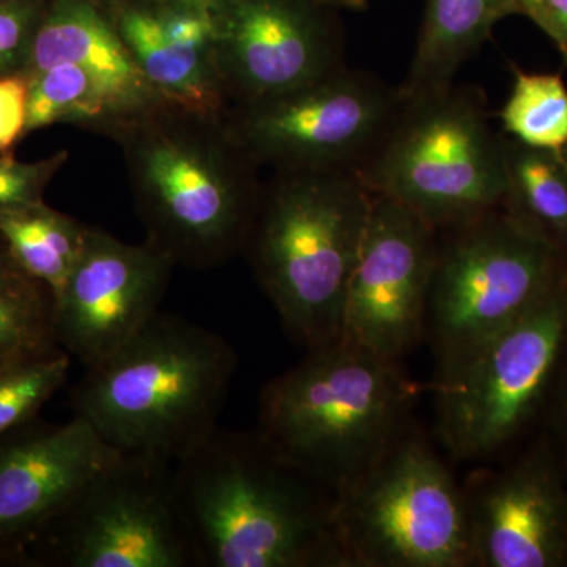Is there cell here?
Returning <instances> with one entry per match:
<instances>
[{
  "mask_svg": "<svg viewBox=\"0 0 567 567\" xmlns=\"http://www.w3.org/2000/svg\"><path fill=\"white\" fill-rule=\"evenodd\" d=\"M148 244L212 270L244 252L262 183L224 114L159 102L112 126Z\"/></svg>",
  "mask_w": 567,
  "mask_h": 567,
  "instance_id": "6da1fadb",
  "label": "cell"
},
{
  "mask_svg": "<svg viewBox=\"0 0 567 567\" xmlns=\"http://www.w3.org/2000/svg\"><path fill=\"white\" fill-rule=\"evenodd\" d=\"M174 477L194 566H339L333 495L260 432L216 429L175 462Z\"/></svg>",
  "mask_w": 567,
  "mask_h": 567,
  "instance_id": "7a4b0ae2",
  "label": "cell"
},
{
  "mask_svg": "<svg viewBox=\"0 0 567 567\" xmlns=\"http://www.w3.org/2000/svg\"><path fill=\"white\" fill-rule=\"evenodd\" d=\"M237 365L221 334L159 311L128 344L85 368L70 404L118 453L175 464L219 427Z\"/></svg>",
  "mask_w": 567,
  "mask_h": 567,
  "instance_id": "3957f363",
  "label": "cell"
},
{
  "mask_svg": "<svg viewBox=\"0 0 567 567\" xmlns=\"http://www.w3.org/2000/svg\"><path fill=\"white\" fill-rule=\"evenodd\" d=\"M372 204L357 173H275L262 183L244 252L284 330L308 350L341 338Z\"/></svg>",
  "mask_w": 567,
  "mask_h": 567,
  "instance_id": "277c9868",
  "label": "cell"
},
{
  "mask_svg": "<svg viewBox=\"0 0 567 567\" xmlns=\"http://www.w3.org/2000/svg\"><path fill=\"white\" fill-rule=\"evenodd\" d=\"M415 398L398 360L338 339L267 383L259 432L333 492L404 436Z\"/></svg>",
  "mask_w": 567,
  "mask_h": 567,
  "instance_id": "5b68a950",
  "label": "cell"
},
{
  "mask_svg": "<svg viewBox=\"0 0 567 567\" xmlns=\"http://www.w3.org/2000/svg\"><path fill=\"white\" fill-rule=\"evenodd\" d=\"M357 174L371 193L404 205L439 230L505 204L503 137L492 132L486 100L473 87L453 85L402 103Z\"/></svg>",
  "mask_w": 567,
  "mask_h": 567,
  "instance_id": "8992f818",
  "label": "cell"
},
{
  "mask_svg": "<svg viewBox=\"0 0 567 567\" xmlns=\"http://www.w3.org/2000/svg\"><path fill=\"white\" fill-rule=\"evenodd\" d=\"M339 566L472 565L468 499L423 443L402 436L333 491Z\"/></svg>",
  "mask_w": 567,
  "mask_h": 567,
  "instance_id": "52a82bcc",
  "label": "cell"
},
{
  "mask_svg": "<svg viewBox=\"0 0 567 567\" xmlns=\"http://www.w3.org/2000/svg\"><path fill=\"white\" fill-rule=\"evenodd\" d=\"M442 233L427 322L446 364L532 309L567 274V254L503 207Z\"/></svg>",
  "mask_w": 567,
  "mask_h": 567,
  "instance_id": "ba28073f",
  "label": "cell"
},
{
  "mask_svg": "<svg viewBox=\"0 0 567 567\" xmlns=\"http://www.w3.org/2000/svg\"><path fill=\"white\" fill-rule=\"evenodd\" d=\"M174 465L118 454L37 536L18 567H193Z\"/></svg>",
  "mask_w": 567,
  "mask_h": 567,
  "instance_id": "9c48e42d",
  "label": "cell"
},
{
  "mask_svg": "<svg viewBox=\"0 0 567 567\" xmlns=\"http://www.w3.org/2000/svg\"><path fill=\"white\" fill-rule=\"evenodd\" d=\"M566 333L567 274L524 316L445 364L436 424L451 456H488L516 434L546 390Z\"/></svg>",
  "mask_w": 567,
  "mask_h": 567,
  "instance_id": "30bf717a",
  "label": "cell"
},
{
  "mask_svg": "<svg viewBox=\"0 0 567 567\" xmlns=\"http://www.w3.org/2000/svg\"><path fill=\"white\" fill-rule=\"evenodd\" d=\"M402 103L398 87L344 66L292 91L230 106L224 121L257 167L358 173Z\"/></svg>",
  "mask_w": 567,
  "mask_h": 567,
  "instance_id": "8fae6325",
  "label": "cell"
},
{
  "mask_svg": "<svg viewBox=\"0 0 567 567\" xmlns=\"http://www.w3.org/2000/svg\"><path fill=\"white\" fill-rule=\"evenodd\" d=\"M319 0H219L215 62L230 106L292 91L344 69V41Z\"/></svg>",
  "mask_w": 567,
  "mask_h": 567,
  "instance_id": "7c38bea8",
  "label": "cell"
},
{
  "mask_svg": "<svg viewBox=\"0 0 567 567\" xmlns=\"http://www.w3.org/2000/svg\"><path fill=\"white\" fill-rule=\"evenodd\" d=\"M439 229L374 194L371 218L347 289L341 338L399 360L427 323Z\"/></svg>",
  "mask_w": 567,
  "mask_h": 567,
  "instance_id": "4fadbf2b",
  "label": "cell"
},
{
  "mask_svg": "<svg viewBox=\"0 0 567 567\" xmlns=\"http://www.w3.org/2000/svg\"><path fill=\"white\" fill-rule=\"evenodd\" d=\"M177 267L155 246L89 233L73 271L54 298L55 339L84 368L128 344L162 309Z\"/></svg>",
  "mask_w": 567,
  "mask_h": 567,
  "instance_id": "5bb4252c",
  "label": "cell"
},
{
  "mask_svg": "<svg viewBox=\"0 0 567 567\" xmlns=\"http://www.w3.org/2000/svg\"><path fill=\"white\" fill-rule=\"evenodd\" d=\"M84 417H33L0 435V566L18 563L37 536L118 456Z\"/></svg>",
  "mask_w": 567,
  "mask_h": 567,
  "instance_id": "9a60e30c",
  "label": "cell"
},
{
  "mask_svg": "<svg viewBox=\"0 0 567 567\" xmlns=\"http://www.w3.org/2000/svg\"><path fill=\"white\" fill-rule=\"evenodd\" d=\"M142 76L164 102L226 114L210 9L181 0L100 2Z\"/></svg>",
  "mask_w": 567,
  "mask_h": 567,
  "instance_id": "2e32d148",
  "label": "cell"
},
{
  "mask_svg": "<svg viewBox=\"0 0 567 567\" xmlns=\"http://www.w3.org/2000/svg\"><path fill=\"white\" fill-rule=\"evenodd\" d=\"M472 565L550 567L567 557V503L532 462L495 477L468 499Z\"/></svg>",
  "mask_w": 567,
  "mask_h": 567,
  "instance_id": "e0dca14e",
  "label": "cell"
},
{
  "mask_svg": "<svg viewBox=\"0 0 567 567\" xmlns=\"http://www.w3.org/2000/svg\"><path fill=\"white\" fill-rule=\"evenodd\" d=\"M73 63L136 114L164 102L142 76L99 0H48L25 73Z\"/></svg>",
  "mask_w": 567,
  "mask_h": 567,
  "instance_id": "ac0fdd59",
  "label": "cell"
},
{
  "mask_svg": "<svg viewBox=\"0 0 567 567\" xmlns=\"http://www.w3.org/2000/svg\"><path fill=\"white\" fill-rule=\"evenodd\" d=\"M520 13L517 0H425L423 24L402 102L450 91L458 70L491 37L496 22Z\"/></svg>",
  "mask_w": 567,
  "mask_h": 567,
  "instance_id": "d6986e66",
  "label": "cell"
},
{
  "mask_svg": "<svg viewBox=\"0 0 567 567\" xmlns=\"http://www.w3.org/2000/svg\"><path fill=\"white\" fill-rule=\"evenodd\" d=\"M503 208L567 254V164L561 153L503 137Z\"/></svg>",
  "mask_w": 567,
  "mask_h": 567,
  "instance_id": "ffe728a7",
  "label": "cell"
},
{
  "mask_svg": "<svg viewBox=\"0 0 567 567\" xmlns=\"http://www.w3.org/2000/svg\"><path fill=\"white\" fill-rule=\"evenodd\" d=\"M91 227L41 203L0 215V235L33 278L61 292L87 244Z\"/></svg>",
  "mask_w": 567,
  "mask_h": 567,
  "instance_id": "44dd1931",
  "label": "cell"
},
{
  "mask_svg": "<svg viewBox=\"0 0 567 567\" xmlns=\"http://www.w3.org/2000/svg\"><path fill=\"white\" fill-rule=\"evenodd\" d=\"M59 350L54 293L21 267L0 235V368Z\"/></svg>",
  "mask_w": 567,
  "mask_h": 567,
  "instance_id": "7402d4cb",
  "label": "cell"
},
{
  "mask_svg": "<svg viewBox=\"0 0 567 567\" xmlns=\"http://www.w3.org/2000/svg\"><path fill=\"white\" fill-rule=\"evenodd\" d=\"M28 76L25 133L54 123H73L107 134L112 126L133 115L87 71L73 63H59Z\"/></svg>",
  "mask_w": 567,
  "mask_h": 567,
  "instance_id": "603a6c76",
  "label": "cell"
},
{
  "mask_svg": "<svg viewBox=\"0 0 567 567\" xmlns=\"http://www.w3.org/2000/svg\"><path fill=\"white\" fill-rule=\"evenodd\" d=\"M513 87L499 122L506 137L561 153L567 148V87L557 73H527L514 69Z\"/></svg>",
  "mask_w": 567,
  "mask_h": 567,
  "instance_id": "cb8c5ba5",
  "label": "cell"
},
{
  "mask_svg": "<svg viewBox=\"0 0 567 567\" xmlns=\"http://www.w3.org/2000/svg\"><path fill=\"white\" fill-rule=\"evenodd\" d=\"M65 350L14 361L0 368V435L29 423L69 382Z\"/></svg>",
  "mask_w": 567,
  "mask_h": 567,
  "instance_id": "d4e9b609",
  "label": "cell"
},
{
  "mask_svg": "<svg viewBox=\"0 0 567 567\" xmlns=\"http://www.w3.org/2000/svg\"><path fill=\"white\" fill-rule=\"evenodd\" d=\"M69 158V151H61L40 162L22 163L10 153H2L0 156V215L44 203V192Z\"/></svg>",
  "mask_w": 567,
  "mask_h": 567,
  "instance_id": "484cf974",
  "label": "cell"
},
{
  "mask_svg": "<svg viewBox=\"0 0 567 567\" xmlns=\"http://www.w3.org/2000/svg\"><path fill=\"white\" fill-rule=\"evenodd\" d=\"M44 0L0 2V74L24 71L33 37L47 9Z\"/></svg>",
  "mask_w": 567,
  "mask_h": 567,
  "instance_id": "4316f807",
  "label": "cell"
},
{
  "mask_svg": "<svg viewBox=\"0 0 567 567\" xmlns=\"http://www.w3.org/2000/svg\"><path fill=\"white\" fill-rule=\"evenodd\" d=\"M29 76L25 71L0 74V153H9L28 126Z\"/></svg>",
  "mask_w": 567,
  "mask_h": 567,
  "instance_id": "83f0119b",
  "label": "cell"
},
{
  "mask_svg": "<svg viewBox=\"0 0 567 567\" xmlns=\"http://www.w3.org/2000/svg\"><path fill=\"white\" fill-rule=\"evenodd\" d=\"M527 17L550 37L567 65V0H539Z\"/></svg>",
  "mask_w": 567,
  "mask_h": 567,
  "instance_id": "f1b7e54d",
  "label": "cell"
},
{
  "mask_svg": "<svg viewBox=\"0 0 567 567\" xmlns=\"http://www.w3.org/2000/svg\"><path fill=\"white\" fill-rule=\"evenodd\" d=\"M319 2L330 9L364 10L368 7V0H319Z\"/></svg>",
  "mask_w": 567,
  "mask_h": 567,
  "instance_id": "f546056e",
  "label": "cell"
},
{
  "mask_svg": "<svg viewBox=\"0 0 567 567\" xmlns=\"http://www.w3.org/2000/svg\"><path fill=\"white\" fill-rule=\"evenodd\" d=\"M517 2L518 7H520V14H525V17H527L529 11L535 9L537 3H539V0H517Z\"/></svg>",
  "mask_w": 567,
  "mask_h": 567,
  "instance_id": "4dcf8cb0",
  "label": "cell"
},
{
  "mask_svg": "<svg viewBox=\"0 0 567 567\" xmlns=\"http://www.w3.org/2000/svg\"><path fill=\"white\" fill-rule=\"evenodd\" d=\"M181 2L192 3V6L205 7V9H212L219 0H181Z\"/></svg>",
  "mask_w": 567,
  "mask_h": 567,
  "instance_id": "1f68e13d",
  "label": "cell"
},
{
  "mask_svg": "<svg viewBox=\"0 0 567 567\" xmlns=\"http://www.w3.org/2000/svg\"><path fill=\"white\" fill-rule=\"evenodd\" d=\"M561 155H563V158H565V162L567 164V148H565V151L561 152Z\"/></svg>",
  "mask_w": 567,
  "mask_h": 567,
  "instance_id": "d6a6232c",
  "label": "cell"
},
{
  "mask_svg": "<svg viewBox=\"0 0 567 567\" xmlns=\"http://www.w3.org/2000/svg\"><path fill=\"white\" fill-rule=\"evenodd\" d=\"M0 2H9V0H0Z\"/></svg>",
  "mask_w": 567,
  "mask_h": 567,
  "instance_id": "836d02e7",
  "label": "cell"
},
{
  "mask_svg": "<svg viewBox=\"0 0 567 567\" xmlns=\"http://www.w3.org/2000/svg\"><path fill=\"white\" fill-rule=\"evenodd\" d=\"M99 2H103V0H99Z\"/></svg>",
  "mask_w": 567,
  "mask_h": 567,
  "instance_id": "e575fe53",
  "label": "cell"
}]
</instances>
